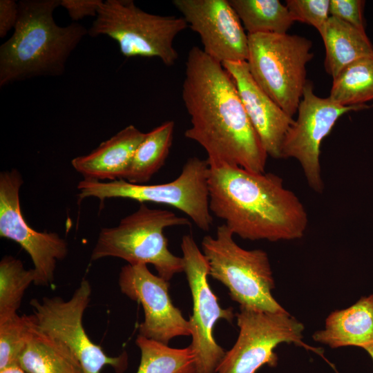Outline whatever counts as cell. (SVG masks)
<instances>
[{
  "instance_id": "1",
  "label": "cell",
  "mask_w": 373,
  "mask_h": 373,
  "mask_svg": "<svg viewBox=\"0 0 373 373\" xmlns=\"http://www.w3.org/2000/svg\"><path fill=\"white\" fill-rule=\"evenodd\" d=\"M182 97L191 124L184 136L205 150L209 166L224 164L265 172L268 155L233 78L197 46L188 53Z\"/></svg>"
},
{
  "instance_id": "2",
  "label": "cell",
  "mask_w": 373,
  "mask_h": 373,
  "mask_svg": "<svg viewBox=\"0 0 373 373\" xmlns=\"http://www.w3.org/2000/svg\"><path fill=\"white\" fill-rule=\"evenodd\" d=\"M209 209L240 238L270 242L301 238L308 216L299 198L272 173L238 166H209Z\"/></svg>"
},
{
  "instance_id": "3",
  "label": "cell",
  "mask_w": 373,
  "mask_h": 373,
  "mask_svg": "<svg viewBox=\"0 0 373 373\" xmlns=\"http://www.w3.org/2000/svg\"><path fill=\"white\" fill-rule=\"evenodd\" d=\"M61 0H23L12 36L0 46V86L33 77L61 75L72 52L88 34L75 22L58 26Z\"/></svg>"
},
{
  "instance_id": "4",
  "label": "cell",
  "mask_w": 373,
  "mask_h": 373,
  "mask_svg": "<svg viewBox=\"0 0 373 373\" xmlns=\"http://www.w3.org/2000/svg\"><path fill=\"white\" fill-rule=\"evenodd\" d=\"M190 225L188 218L171 211L151 209L141 203L137 211L122 218L117 226L102 229L90 260L115 257L130 265L151 264L159 276L169 282L175 274L184 271V261L182 257L169 251L164 230Z\"/></svg>"
},
{
  "instance_id": "5",
  "label": "cell",
  "mask_w": 373,
  "mask_h": 373,
  "mask_svg": "<svg viewBox=\"0 0 373 373\" xmlns=\"http://www.w3.org/2000/svg\"><path fill=\"white\" fill-rule=\"evenodd\" d=\"M201 246L209 276L227 287L233 300L265 312L286 311L271 294L275 284L266 251L242 248L224 224L217 227L215 237L204 236Z\"/></svg>"
},
{
  "instance_id": "6",
  "label": "cell",
  "mask_w": 373,
  "mask_h": 373,
  "mask_svg": "<svg viewBox=\"0 0 373 373\" xmlns=\"http://www.w3.org/2000/svg\"><path fill=\"white\" fill-rule=\"evenodd\" d=\"M209 165L207 160L189 157L180 174L173 181L160 184H136L125 180L103 182L84 179L77 184L79 200L126 198L141 203L153 202L173 207L187 215L202 231H208L213 218L209 209Z\"/></svg>"
},
{
  "instance_id": "7",
  "label": "cell",
  "mask_w": 373,
  "mask_h": 373,
  "mask_svg": "<svg viewBox=\"0 0 373 373\" xmlns=\"http://www.w3.org/2000/svg\"><path fill=\"white\" fill-rule=\"evenodd\" d=\"M249 72L258 86L287 115L297 113L312 59V41L299 35H248Z\"/></svg>"
},
{
  "instance_id": "8",
  "label": "cell",
  "mask_w": 373,
  "mask_h": 373,
  "mask_svg": "<svg viewBox=\"0 0 373 373\" xmlns=\"http://www.w3.org/2000/svg\"><path fill=\"white\" fill-rule=\"evenodd\" d=\"M188 27L184 19L146 12L132 0H106L88 30L91 37L115 40L126 57H157L164 64H175L178 53L175 37Z\"/></svg>"
},
{
  "instance_id": "9",
  "label": "cell",
  "mask_w": 373,
  "mask_h": 373,
  "mask_svg": "<svg viewBox=\"0 0 373 373\" xmlns=\"http://www.w3.org/2000/svg\"><path fill=\"white\" fill-rule=\"evenodd\" d=\"M236 317L238 338L216 373H255L264 365L274 367V350L283 343L314 350L303 342V324L287 311L274 313L240 305Z\"/></svg>"
},
{
  "instance_id": "10",
  "label": "cell",
  "mask_w": 373,
  "mask_h": 373,
  "mask_svg": "<svg viewBox=\"0 0 373 373\" xmlns=\"http://www.w3.org/2000/svg\"><path fill=\"white\" fill-rule=\"evenodd\" d=\"M92 288L83 279L72 297L64 300L59 296L33 298L30 301L37 328L64 343L80 363L84 373H99L110 365L121 373L127 365V356H109L87 335L82 323L84 313L90 299Z\"/></svg>"
},
{
  "instance_id": "11",
  "label": "cell",
  "mask_w": 373,
  "mask_h": 373,
  "mask_svg": "<svg viewBox=\"0 0 373 373\" xmlns=\"http://www.w3.org/2000/svg\"><path fill=\"white\" fill-rule=\"evenodd\" d=\"M180 247L184 272L193 300V312L189 319L192 337L189 346L195 354L196 372L216 373L226 352L214 338V326L220 319L231 322L234 317L233 308L223 309L220 306L208 282L207 260L192 235H184Z\"/></svg>"
},
{
  "instance_id": "12",
  "label": "cell",
  "mask_w": 373,
  "mask_h": 373,
  "mask_svg": "<svg viewBox=\"0 0 373 373\" xmlns=\"http://www.w3.org/2000/svg\"><path fill=\"white\" fill-rule=\"evenodd\" d=\"M369 106H341L329 97H321L307 82L298 107V117L285 135L281 158L292 157L300 163L309 186L316 193L324 189L320 163L321 145L338 118L350 111Z\"/></svg>"
},
{
  "instance_id": "13",
  "label": "cell",
  "mask_w": 373,
  "mask_h": 373,
  "mask_svg": "<svg viewBox=\"0 0 373 373\" xmlns=\"http://www.w3.org/2000/svg\"><path fill=\"white\" fill-rule=\"evenodd\" d=\"M23 182L15 169L0 174V236L16 242L28 254L34 265L33 283L48 287L55 280L57 262L68 254V245L57 233L37 231L26 222L19 198Z\"/></svg>"
},
{
  "instance_id": "14",
  "label": "cell",
  "mask_w": 373,
  "mask_h": 373,
  "mask_svg": "<svg viewBox=\"0 0 373 373\" xmlns=\"http://www.w3.org/2000/svg\"><path fill=\"white\" fill-rule=\"evenodd\" d=\"M118 284L122 294L144 309L140 335L166 345L175 337L191 336L189 320L170 298L169 282L153 274L147 265H124L119 274Z\"/></svg>"
},
{
  "instance_id": "15",
  "label": "cell",
  "mask_w": 373,
  "mask_h": 373,
  "mask_svg": "<svg viewBox=\"0 0 373 373\" xmlns=\"http://www.w3.org/2000/svg\"><path fill=\"white\" fill-rule=\"evenodd\" d=\"M172 3L198 34L207 55L221 64L247 61L248 35L229 0H173Z\"/></svg>"
},
{
  "instance_id": "16",
  "label": "cell",
  "mask_w": 373,
  "mask_h": 373,
  "mask_svg": "<svg viewBox=\"0 0 373 373\" xmlns=\"http://www.w3.org/2000/svg\"><path fill=\"white\" fill-rule=\"evenodd\" d=\"M222 64L233 78L246 113L268 156L281 158L285 135L294 119L258 86L247 61H227Z\"/></svg>"
},
{
  "instance_id": "17",
  "label": "cell",
  "mask_w": 373,
  "mask_h": 373,
  "mask_svg": "<svg viewBox=\"0 0 373 373\" xmlns=\"http://www.w3.org/2000/svg\"><path fill=\"white\" fill-rule=\"evenodd\" d=\"M146 134L135 126L128 125L90 153L73 158L71 164L84 179L103 182L124 180Z\"/></svg>"
},
{
  "instance_id": "18",
  "label": "cell",
  "mask_w": 373,
  "mask_h": 373,
  "mask_svg": "<svg viewBox=\"0 0 373 373\" xmlns=\"http://www.w3.org/2000/svg\"><path fill=\"white\" fill-rule=\"evenodd\" d=\"M312 338L331 348L373 345V294L363 296L351 306L332 312L324 329Z\"/></svg>"
},
{
  "instance_id": "19",
  "label": "cell",
  "mask_w": 373,
  "mask_h": 373,
  "mask_svg": "<svg viewBox=\"0 0 373 373\" xmlns=\"http://www.w3.org/2000/svg\"><path fill=\"white\" fill-rule=\"evenodd\" d=\"M325 45V68L334 79L352 62L373 55V46L365 31L330 16L320 34Z\"/></svg>"
},
{
  "instance_id": "20",
  "label": "cell",
  "mask_w": 373,
  "mask_h": 373,
  "mask_svg": "<svg viewBox=\"0 0 373 373\" xmlns=\"http://www.w3.org/2000/svg\"><path fill=\"white\" fill-rule=\"evenodd\" d=\"M18 364L26 373H84L71 350L37 327L21 354Z\"/></svg>"
},
{
  "instance_id": "21",
  "label": "cell",
  "mask_w": 373,
  "mask_h": 373,
  "mask_svg": "<svg viewBox=\"0 0 373 373\" xmlns=\"http://www.w3.org/2000/svg\"><path fill=\"white\" fill-rule=\"evenodd\" d=\"M175 123L166 121L146 134L137 148L124 178L126 181L143 184L164 165L171 148Z\"/></svg>"
},
{
  "instance_id": "22",
  "label": "cell",
  "mask_w": 373,
  "mask_h": 373,
  "mask_svg": "<svg viewBox=\"0 0 373 373\" xmlns=\"http://www.w3.org/2000/svg\"><path fill=\"white\" fill-rule=\"evenodd\" d=\"M247 35L285 34L293 25L286 6L278 0H229Z\"/></svg>"
},
{
  "instance_id": "23",
  "label": "cell",
  "mask_w": 373,
  "mask_h": 373,
  "mask_svg": "<svg viewBox=\"0 0 373 373\" xmlns=\"http://www.w3.org/2000/svg\"><path fill=\"white\" fill-rule=\"evenodd\" d=\"M135 343L141 352L136 373H197L195 354L190 346L173 348L140 334Z\"/></svg>"
},
{
  "instance_id": "24",
  "label": "cell",
  "mask_w": 373,
  "mask_h": 373,
  "mask_svg": "<svg viewBox=\"0 0 373 373\" xmlns=\"http://www.w3.org/2000/svg\"><path fill=\"white\" fill-rule=\"evenodd\" d=\"M329 97L344 106L363 105L373 100V55L346 66L333 79Z\"/></svg>"
},
{
  "instance_id": "25",
  "label": "cell",
  "mask_w": 373,
  "mask_h": 373,
  "mask_svg": "<svg viewBox=\"0 0 373 373\" xmlns=\"http://www.w3.org/2000/svg\"><path fill=\"white\" fill-rule=\"evenodd\" d=\"M35 277L34 269H26L22 262L4 256L0 262V324L17 314L26 290Z\"/></svg>"
},
{
  "instance_id": "26",
  "label": "cell",
  "mask_w": 373,
  "mask_h": 373,
  "mask_svg": "<svg viewBox=\"0 0 373 373\" xmlns=\"http://www.w3.org/2000/svg\"><path fill=\"white\" fill-rule=\"evenodd\" d=\"M37 325L32 314H17L0 324V370L19 365V358Z\"/></svg>"
},
{
  "instance_id": "27",
  "label": "cell",
  "mask_w": 373,
  "mask_h": 373,
  "mask_svg": "<svg viewBox=\"0 0 373 373\" xmlns=\"http://www.w3.org/2000/svg\"><path fill=\"white\" fill-rule=\"evenodd\" d=\"M285 6L294 22L311 25L319 34L330 17L329 0H287Z\"/></svg>"
},
{
  "instance_id": "28",
  "label": "cell",
  "mask_w": 373,
  "mask_h": 373,
  "mask_svg": "<svg viewBox=\"0 0 373 373\" xmlns=\"http://www.w3.org/2000/svg\"><path fill=\"white\" fill-rule=\"evenodd\" d=\"M363 0H329V15L365 32Z\"/></svg>"
},
{
  "instance_id": "29",
  "label": "cell",
  "mask_w": 373,
  "mask_h": 373,
  "mask_svg": "<svg viewBox=\"0 0 373 373\" xmlns=\"http://www.w3.org/2000/svg\"><path fill=\"white\" fill-rule=\"evenodd\" d=\"M102 3V0H61L60 6L72 20L77 21L86 17H96Z\"/></svg>"
},
{
  "instance_id": "30",
  "label": "cell",
  "mask_w": 373,
  "mask_h": 373,
  "mask_svg": "<svg viewBox=\"0 0 373 373\" xmlns=\"http://www.w3.org/2000/svg\"><path fill=\"white\" fill-rule=\"evenodd\" d=\"M19 18V3L14 0L0 1V37L15 28Z\"/></svg>"
},
{
  "instance_id": "31",
  "label": "cell",
  "mask_w": 373,
  "mask_h": 373,
  "mask_svg": "<svg viewBox=\"0 0 373 373\" xmlns=\"http://www.w3.org/2000/svg\"><path fill=\"white\" fill-rule=\"evenodd\" d=\"M0 373H26L19 365H11L0 370Z\"/></svg>"
},
{
  "instance_id": "32",
  "label": "cell",
  "mask_w": 373,
  "mask_h": 373,
  "mask_svg": "<svg viewBox=\"0 0 373 373\" xmlns=\"http://www.w3.org/2000/svg\"><path fill=\"white\" fill-rule=\"evenodd\" d=\"M363 350H365L367 352V353L370 356V358H371V359L372 361V363H373V345L364 348Z\"/></svg>"
}]
</instances>
